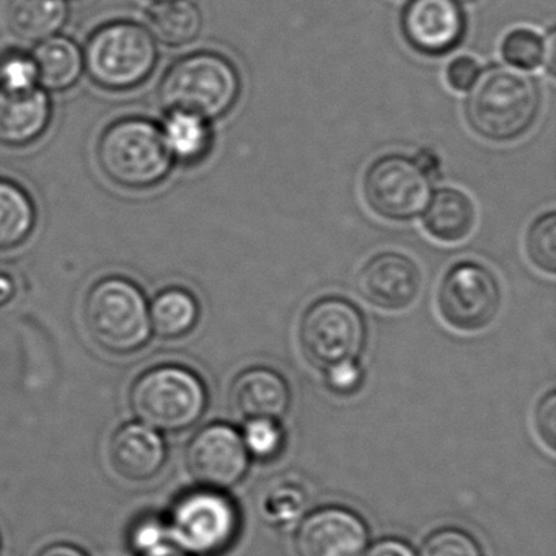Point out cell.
<instances>
[{"instance_id": "1", "label": "cell", "mask_w": 556, "mask_h": 556, "mask_svg": "<svg viewBox=\"0 0 556 556\" xmlns=\"http://www.w3.org/2000/svg\"><path fill=\"white\" fill-rule=\"evenodd\" d=\"M542 93L533 77L507 66L480 73L470 89L465 116L481 138L493 142L516 141L539 118Z\"/></svg>"}, {"instance_id": "2", "label": "cell", "mask_w": 556, "mask_h": 556, "mask_svg": "<svg viewBox=\"0 0 556 556\" xmlns=\"http://www.w3.org/2000/svg\"><path fill=\"white\" fill-rule=\"evenodd\" d=\"M97 161L103 175L126 190L157 187L174 164L161 129L144 118L112 123L100 136Z\"/></svg>"}, {"instance_id": "3", "label": "cell", "mask_w": 556, "mask_h": 556, "mask_svg": "<svg viewBox=\"0 0 556 556\" xmlns=\"http://www.w3.org/2000/svg\"><path fill=\"white\" fill-rule=\"evenodd\" d=\"M242 90L239 71L223 54L200 51L172 64L161 86L170 112L217 119L236 106Z\"/></svg>"}, {"instance_id": "4", "label": "cell", "mask_w": 556, "mask_h": 556, "mask_svg": "<svg viewBox=\"0 0 556 556\" xmlns=\"http://www.w3.org/2000/svg\"><path fill=\"white\" fill-rule=\"evenodd\" d=\"M84 324L100 348L115 354L141 350L152 331L144 294L122 276L100 279L89 289L84 299Z\"/></svg>"}, {"instance_id": "5", "label": "cell", "mask_w": 556, "mask_h": 556, "mask_svg": "<svg viewBox=\"0 0 556 556\" xmlns=\"http://www.w3.org/2000/svg\"><path fill=\"white\" fill-rule=\"evenodd\" d=\"M132 413L155 431H185L207 406L203 380L181 366H159L142 374L129 395Z\"/></svg>"}, {"instance_id": "6", "label": "cell", "mask_w": 556, "mask_h": 556, "mask_svg": "<svg viewBox=\"0 0 556 556\" xmlns=\"http://www.w3.org/2000/svg\"><path fill=\"white\" fill-rule=\"evenodd\" d=\"M157 47L141 25L113 22L89 38L84 66L93 84L123 92L141 86L157 64Z\"/></svg>"}, {"instance_id": "7", "label": "cell", "mask_w": 556, "mask_h": 556, "mask_svg": "<svg viewBox=\"0 0 556 556\" xmlns=\"http://www.w3.org/2000/svg\"><path fill=\"white\" fill-rule=\"evenodd\" d=\"M167 526L172 543L188 555L217 556L239 535V509L219 490L204 488L175 501Z\"/></svg>"}, {"instance_id": "8", "label": "cell", "mask_w": 556, "mask_h": 556, "mask_svg": "<svg viewBox=\"0 0 556 556\" xmlns=\"http://www.w3.org/2000/svg\"><path fill=\"white\" fill-rule=\"evenodd\" d=\"M299 340L308 363L328 370L359 357L366 343V324L359 308L346 299L324 298L305 311Z\"/></svg>"}, {"instance_id": "9", "label": "cell", "mask_w": 556, "mask_h": 556, "mask_svg": "<svg viewBox=\"0 0 556 556\" xmlns=\"http://www.w3.org/2000/svg\"><path fill=\"white\" fill-rule=\"evenodd\" d=\"M431 177L405 155H386L364 177V197L370 210L390 220H409L431 200Z\"/></svg>"}, {"instance_id": "10", "label": "cell", "mask_w": 556, "mask_h": 556, "mask_svg": "<svg viewBox=\"0 0 556 556\" xmlns=\"http://www.w3.org/2000/svg\"><path fill=\"white\" fill-rule=\"evenodd\" d=\"M438 304L442 318L455 330H483L500 312V285L483 265L457 263L442 279Z\"/></svg>"}, {"instance_id": "11", "label": "cell", "mask_w": 556, "mask_h": 556, "mask_svg": "<svg viewBox=\"0 0 556 556\" xmlns=\"http://www.w3.org/2000/svg\"><path fill=\"white\" fill-rule=\"evenodd\" d=\"M187 465L198 483L229 490L243 480L250 454L242 434L229 425H210L194 434L187 448Z\"/></svg>"}, {"instance_id": "12", "label": "cell", "mask_w": 556, "mask_h": 556, "mask_svg": "<svg viewBox=\"0 0 556 556\" xmlns=\"http://www.w3.org/2000/svg\"><path fill=\"white\" fill-rule=\"evenodd\" d=\"M369 529L346 507H320L308 514L294 536L298 556H364Z\"/></svg>"}, {"instance_id": "13", "label": "cell", "mask_w": 556, "mask_h": 556, "mask_svg": "<svg viewBox=\"0 0 556 556\" xmlns=\"http://www.w3.org/2000/svg\"><path fill=\"white\" fill-rule=\"evenodd\" d=\"M465 15L457 0H409L402 15L403 37L425 56H444L464 40Z\"/></svg>"}, {"instance_id": "14", "label": "cell", "mask_w": 556, "mask_h": 556, "mask_svg": "<svg viewBox=\"0 0 556 556\" xmlns=\"http://www.w3.org/2000/svg\"><path fill=\"white\" fill-rule=\"evenodd\" d=\"M422 276L418 265L402 253L374 256L357 278L361 295L383 311H403L418 299Z\"/></svg>"}, {"instance_id": "15", "label": "cell", "mask_w": 556, "mask_h": 556, "mask_svg": "<svg viewBox=\"0 0 556 556\" xmlns=\"http://www.w3.org/2000/svg\"><path fill=\"white\" fill-rule=\"evenodd\" d=\"M110 460L119 477L146 481L155 477L167 460V445L155 429L142 422L123 426L110 442Z\"/></svg>"}, {"instance_id": "16", "label": "cell", "mask_w": 556, "mask_h": 556, "mask_svg": "<svg viewBox=\"0 0 556 556\" xmlns=\"http://www.w3.org/2000/svg\"><path fill=\"white\" fill-rule=\"evenodd\" d=\"M51 102L40 89L8 92L0 89V146L27 148L47 132Z\"/></svg>"}, {"instance_id": "17", "label": "cell", "mask_w": 556, "mask_h": 556, "mask_svg": "<svg viewBox=\"0 0 556 556\" xmlns=\"http://www.w3.org/2000/svg\"><path fill=\"white\" fill-rule=\"evenodd\" d=\"M230 402L242 418L278 421L291 405V390L275 370L253 367L233 380Z\"/></svg>"}, {"instance_id": "18", "label": "cell", "mask_w": 556, "mask_h": 556, "mask_svg": "<svg viewBox=\"0 0 556 556\" xmlns=\"http://www.w3.org/2000/svg\"><path fill=\"white\" fill-rule=\"evenodd\" d=\"M425 227L441 242H462L470 236L477 211L470 198L455 188H442L426 206Z\"/></svg>"}, {"instance_id": "19", "label": "cell", "mask_w": 556, "mask_h": 556, "mask_svg": "<svg viewBox=\"0 0 556 556\" xmlns=\"http://www.w3.org/2000/svg\"><path fill=\"white\" fill-rule=\"evenodd\" d=\"M66 0H9L8 25L25 41H45L63 28Z\"/></svg>"}, {"instance_id": "20", "label": "cell", "mask_w": 556, "mask_h": 556, "mask_svg": "<svg viewBox=\"0 0 556 556\" xmlns=\"http://www.w3.org/2000/svg\"><path fill=\"white\" fill-rule=\"evenodd\" d=\"M35 67L41 86L50 90H66L79 79L84 58L76 43L67 38H48L35 50Z\"/></svg>"}, {"instance_id": "21", "label": "cell", "mask_w": 556, "mask_h": 556, "mask_svg": "<svg viewBox=\"0 0 556 556\" xmlns=\"http://www.w3.org/2000/svg\"><path fill=\"white\" fill-rule=\"evenodd\" d=\"M151 328L165 340L185 337L200 320V304L187 289L168 288L159 292L149 307Z\"/></svg>"}, {"instance_id": "22", "label": "cell", "mask_w": 556, "mask_h": 556, "mask_svg": "<svg viewBox=\"0 0 556 556\" xmlns=\"http://www.w3.org/2000/svg\"><path fill=\"white\" fill-rule=\"evenodd\" d=\"M149 27L162 43L180 48L197 40L203 17L190 0H162L149 12Z\"/></svg>"}, {"instance_id": "23", "label": "cell", "mask_w": 556, "mask_h": 556, "mask_svg": "<svg viewBox=\"0 0 556 556\" xmlns=\"http://www.w3.org/2000/svg\"><path fill=\"white\" fill-rule=\"evenodd\" d=\"M161 131L172 159L181 164H198L213 146V132L206 119L188 113L170 112Z\"/></svg>"}, {"instance_id": "24", "label": "cell", "mask_w": 556, "mask_h": 556, "mask_svg": "<svg viewBox=\"0 0 556 556\" xmlns=\"http://www.w3.org/2000/svg\"><path fill=\"white\" fill-rule=\"evenodd\" d=\"M37 223L35 204L24 188L0 178V250L22 245Z\"/></svg>"}, {"instance_id": "25", "label": "cell", "mask_w": 556, "mask_h": 556, "mask_svg": "<svg viewBox=\"0 0 556 556\" xmlns=\"http://www.w3.org/2000/svg\"><path fill=\"white\" fill-rule=\"evenodd\" d=\"M503 58L516 70L532 71L548 66V74L555 71V34L542 38L529 28L510 31L503 41Z\"/></svg>"}, {"instance_id": "26", "label": "cell", "mask_w": 556, "mask_h": 556, "mask_svg": "<svg viewBox=\"0 0 556 556\" xmlns=\"http://www.w3.org/2000/svg\"><path fill=\"white\" fill-rule=\"evenodd\" d=\"M527 256L540 271L556 273V214L540 216L530 226L526 239Z\"/></svg>"}, {"instance_id": "27", "label": "cell", "mask_w": 556, "mask_h": 556, "mask_svg": "<svg viewBox=\"0 0 556 556\" xmlns=\"http://www.w3.org/2000/svg\"><path fill=\"white\" fill-rule=\"evenodd\" d=\"M37 67L34 58L21 51H8L0 56V89L27 92L37 89Z\"/></svg>"}, {"instance_id": "28", "label": "cell", "mask_w": 556, "mask_h": 556, "mask_svg": "<svg viewBox=\"0 0 556 556\" xmlns=\"http://www.w3.org/2000/svg\"><path fill=\"white\" fill-rule=\"evenodd\" d=\"M242 438L249 454L260 460H271L285 444V435L275 419H249Z\"/></svg>"}, {"instance_id": "29", "label": "cell", "mask_w": 556, "mask_h": 556, "mask_svg": "<svg viewBox=\"0 0 556 556\" xmlns=\"http://www.w3.org/2000/svg\"><path fill=\"white\" fill-rule=\"evenodd\" d=\"M419 556H481V549L470 533L441 529L428 536Z\"/></svg>"}, {"instance_id": "30", "label": "cell", "mask_w": 556, "mask_h": 556, "mask_svg": "<svg viewBox=\"0 0 556 556\" xmlns=\"http://www.w3.org/2000/svg\"><path fill=\"white\" fill-rule=\"evenodd\" d=\"M172 543L167 520L159 516L139 517L129 530V546L144 556Z\"/></svg>"}, {"instance_id": "31", "label": "cell", "mask_w": 556, "mask_h": 556, "mask_svg": "<svg viewBox=\"0 0 556 556\" xmlns=\"http://www.w3.org/2000/svg\"><path fill=\"white\" fill-rule=\"evenodd\" d=\"M304 509V496L295 488H279L265 501V513L268 519L289 522Z\"/></svg>"}, {"instance_id": "32", "label": "cell", "mask_w": 556, "mask_h": 556, "mask_svg": "<svg viewBox=\"0 0 556 556\" xmlns=\"http://www.w3.org/2000/svg\"><path fill=\"white\" fill-rule=\"evenodd\" d=\"M535 428L543 444L555 451L556 448V393L549 392L548 395L540 400L535 412Z\"/></svg>"}, {"instance_id": "33", "label": "cell", "mask_w": 556, "mask_h": 556, "mask_svg": "<svg viewBox=\"0 0 556 556\" xmlns=\"http://www.w3.org/2000/svg\"><path fill=\"white\" fill-rule=\"evenodd\" d=\"M363 382V370L357 366L356 361L341 363L327 370V383L333 392L341 395H350L356 392Z\"/></svg>"}, {"instance_id": "34", "label": "cell", "mask_w": 556, "mask_h": 556, "mask_svg": "<svg viewBox=\"0 0 556 556\" xmlns=\"http://www.w3.org/2000/svg\"><path fill=\"white\" fill-rule=\"evenodd\" d=\"M478 76H480V66L470 56H460L452 61L447 66V73H445L448 86L458 90V92L470 90Z\"/></svg>"}, {"instance_id": "35", "label": "cell", "mask_w": 556, "mask_h": 556, "mask_svg": "<svg viewBox=\"0 0 556 556\" xmlns=\"http://www.w3.org/2000/svg\"><path fill=\"white\" fill-rule=\"evenodd\" d=\"M364 556H416L408 543L396 539L380 540Z\"/></svg>"}, {"instance_id": "36", "label": "cell", "mask_w": 556, "mask_h": 556, "mask_svg": "<svg viewBox=\"0 0 556 556\" xmlns=\"http://www.w3.org/2000/svg\"><path fill=\"white\" fill-rule=\"evenodd\" d=\"M38 556H87L83 549L77 546L70 545V543H54V545L47 546L43 552Z\"/></svg>"}, {"instance_id": "37", "label": "cell", "mask_w": 556, "mask_h": 556, "mask_svg": "<svg viewBox=\"0 0 556 556\" xmlns=\"http://www.w3.org/2000/svg\"><path fill=\"white\" fill-rule=\"evenodd\" d=\"M14 282L8 276L0 275V307H4L14 298Z\"/></svg>"}, {"instance_id": "38", "label": "cell", "mask_w": 556, "mask_h": 556, "mask_svg": "<svg viewBox=\"0 0 556 556\" xmlns=\"http://www.w3.org/2000/svg\"><path fill=\"white\" fill-rule=\"evenodd\" d=\"M144 556H190L188 553H185L184 549L178 548L174 543H168V545L162 546V548L155 549V552L148 553Z\"/></svg>"}, {"instance_id": "39", "label": "cell", "mask_w": 556, "mask_h": 556, "mask_svg": "<svg viewBox=\"0 0 556 556\" xmlns=\"http://www.w3.org/2000/svg\"><path fill=\"white\" fill-rule=\"evenodd\" d=\"M460 2H477V0H460Z\"/></svg>"}, {"instance_id": "40", "label": "cell", "mask_w": 556, "mask_h": 556, "mask_svg": "<svg viewBox=\"0 0 556 556\" xmlns=\"http://www.w3.org/2000/svg\"><path fill=\"white\" fill-rule=\"evenodd\" d=\"M159 2H162V0H159Z\"/></svg>"}]
</instances>
